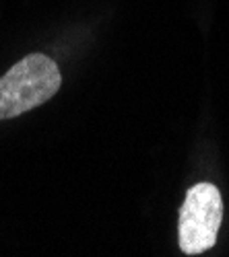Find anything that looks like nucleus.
Returning a JSON list of instances; mask_svg holds the SVG:
<instances>
[{"mask_svg":"<svg viewBox=\"0 0 229 257\" xmlns=\"http://www.w3.org/2000/svg\"><path fill=\"white\" fill-rule=\"evenodd\" d=\"M223 220L221 191L213 183H196L188 189L180 208L178 237L180 249L186 255H198L217 243Z\"/></svg>","mask_w":229,"mask_h":257,"instance_id":"f03ea898","label":"nucleus"},{"mask_svg":"<svg viewBox=\"0 0 229 257\" xmlns=\"http://www.w3.org/2000/svg\"><path fill=\"white\" fill-rule=\"evenodd\" d=\"M62 84L58 64L44 54H29L0 78V119L23 115L50 101Z\"/></svg>","mask_w":229,"mask_h":257,"instance_id":"f257e3e1","label":"nucleus"}]
</instances>
